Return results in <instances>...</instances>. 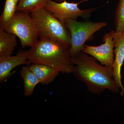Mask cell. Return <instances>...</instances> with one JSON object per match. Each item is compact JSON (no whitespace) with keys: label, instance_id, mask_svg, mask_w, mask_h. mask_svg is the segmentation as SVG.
<instances>
[{"label":"cell","instance_id":"6da1fadb","mask_svg":"<svg viewBox=\"0 0 124 124\" xmlns=\"http://www.w3.org/2000/svg\"><path fill=\"white\" fill-rule=\"evenodd\" d=\"M71 60L75 66L72 73L85 84L89 92L98 95L106 90L112 93H119L112 68L99 64L94 58L82 52L71 58Z\"/></svg>","mask_w":124,"mask_h":124},{"label":"cell","instance_id":"7a4b0ae2","mask_svg":"<svg viewBox=\"0 0 124 124\" xmlns=\"http://www.w3.org/2000/svg\"><path fill=\"white\" fill-rule=\"evenodd\" d=\"M70 46L65 42L40 38L28 51L31 63H40L48 66L60 73H72L74 65L70 54Z\"/></svg>","mask_w":124,"mask_h":124},{"label":"cell","instance_id":"3957f363","mask_svg":"<svg viewBox=\"0 0 124 124\" xmlns=\"http://www.w3.org/2000/svg\"><path fill=\"white\" fill-rule=\"evenodd\" d=\"M40 38L65 42L70 46V32L64 23L44 7L31 13Z\"/></svg>","mask_w":124,"mask_h":124},{"label":"cell","instance_id":"277c9868","mask_svg":"<svg viewBox=\"0 0 124 124\" xmlns=\"http://www.w3.org/2000/svg\"><path fill=\"white\" fill-rule=\"evenodd\" d=\"M64 23L70 34V54L75 57L82 52L86 41L93 39V35L107 24L105 22H80L76 20L67 19Z\"/></svg>","mask_w":124,"mask_h":124},{"label":"cell","instance_id":"5b68a950","mask_svg":"<svg viewBox=\"0 0 124 124\" xmlns=\"http://www.w3.org/2000/svg\"><path fill=\"white\" fill-rule=\"evenodd\" d=\"M4 30L18 37L22 48L32 47L39 40L35 24L28 13L16 12Z\"/></svg>","mask_w":124,"mask_h":124},{"label":"cell","instance_id":"8992f818","mask_svg":"<svg viewBox=\"0 0 124 124\" xmlns=\"http://www.w3.org/2000/svg\"><path fill=\"white\" fill-rule=\"evenodd\" d=\"M88 0H82L78 3L67 2L66 0L58 2L48 0L45 7L62 22L64 23L67 19L77 20L81 17L84 18L90 17L95 11V8L82 10L78 7L80 3Z\"/></svg>","mask_w":124,"mask_h":124},{"label":"cell","instance_id":"52a82bcc","mask_svg":"<svg viewBox=\"0 0 124 124\" xmlns=\"http://www.w3.org/2000/svg\"><path fill=\"white\" fill-rule=\"evenodd\" d=\"M115 31H111L103 37L104 43L97 46L85 45L82 52L92 56L103 66L112 68L114 60L113 37Z\"/></svg>","mask_w":124,"mask_h":124},{"label":"cell","instance_id":"ba28073f","mask_svg":"<svg viewBox=\"0 0 124 124\" xmlns=\"http://www.w3.org/2000/svg\"><path fill=\"white\" fill-rule=\"evenodd\" d=\"M114 60L112 67L114 80L120 90V95L124 96V87L122 85L121 68L124 62V31L115 32L113 37Z\"/></svg>","mask_w":124,"mask_h":124},{"label":"cell","instance_id":"9c48e42d","mask_svg":"<svg viewBox=\"0 0 124 124\" xmlns=\"http://www.w3.org/2000/svg\"><path fill=\"white\" fill-rule=\"evenodd\" d=\"M28 51L20 50L16 55L0 59V81H4L10 76L11 71L23 64L30 65Z\"/></svg>","mask_w":124,"mask_h":124},{"label":"cell","instance_id":"30bf717a","mask_svg":"<svg viewBox=\"0 0 124 124\" xmlns=\"http://www.w3.org/2000/svg\"><path fill=\"white\" fill-rule=\"evenodd\" d=\"M29 68L38 78L40 83L44 85L53 82L60 73L48 66L40 63H31Z\"/></svg>","mask_w":124,"mask_h":124},{"label":"cell","instance_id":"8fae6325","mask_svg":"<svg viewBox=\"0 0 124 124\" xmlns=\"http://www.w3.org/2000/svg\"><path fill=\"white\" fill-rule=\"evenodd\" d=\"M17 44L16 36L0 29V59L11 56Z\"/></svg>","mask_w":124,"mask_h":124},{"label":"cell","instance_id":"7c38bea8","mask_svg":"<svg viewBox=\"0 0 124 124\" xmlns=\"http://www.w3.org/2000/svg\"><path fill=\"white\" fill-rule=\"evenodd\" d=\"M20 76L24 85V95L26 97L32 95L36 86L40 83L37 77L30 70L29 65L24 66L20 71Z\"/></svg>","mask_w":124,"mask_h":124},{"label":"cell","instance_id":"4fadbf2b","mask_svg":"<svg viewBox=\"0 0 124 124\" xmlns=\"http://www.w3.org/2000/svg\"><path fill=\"white\" fill-rule=\"evenodd\" d=\"M18 3L10 0H6L4 10L0 17V29L4 30L15 15Z\"/></svg>","mask_w":124,"mask_h":124},{"label":"cell","instance_id":"5bb4252c","mask_svg":"<svg viewBox=\"0 0 124 124\" xmlns=\"http://www.w3.org/2000/svg\"><path fill=\"white\" fill-rule=\"evenodd\" d=\"M48 0H19L16 11L31 13L45 7Z\"/></svg>","mask_w":124,"mask_h":124},{"label":"cell","instance_id":"9a60e30c","mask_svg":"<svg viewBox=\"0 0 124 124\" xmlns=\"http://www.w3.org/2000/svg\"><path fill=\"white\" fill-rule=\"evenodd\" d=\"M115 31H124V0H119L115 13Z\"/></svg>","mask_w":124,"mask_h":124},{"label":"cell","instance_id":"2e32d148","mask_svg":"<svg viewBox=\"0 0 124 124\" xmlns=\"http://www.w3.org/2000/svg\"><path fill=\"white\" fill-rule=\"evenodd\" d=\"M54 0V1H56V2H61L64 1L66 0Z\"/></svg>","mask_w":124,"mask_h":124},{"label":"cell","instance_id":"e0dca14e","mask_svg":"<svg viewBox=\"0 0 124 124\" xmlns=\"http://www.w3.org/2000/svg\"><path fill=\"white\" fill-rule=\"evenodd\" d=\"M10 0L13 1H14V2H17V3H18L19 0Z\"/></svg>","mask_w":124,"mask_h":124}]
</instances>
